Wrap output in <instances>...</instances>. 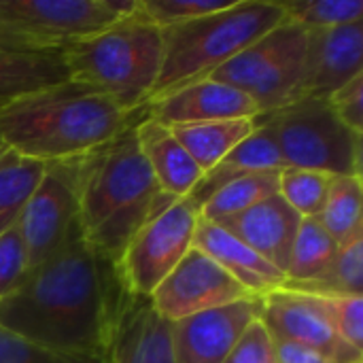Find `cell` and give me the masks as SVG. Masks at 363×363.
<instances>
[{"mask_svg":"<svg viewBox=\"0 0 363 363\" xmlns=\"http://www.w3.org/2000/svg\"><path fill=\"white\" fill-rule=\"evenodd\" d=\"M128 296L119 262L77 238L0 302V328L51 351L106 357Z\"/></svg>","mask_w":363,"mask_h":363,"instance_id":"obj_1","label":"cell"},{"mask_svg":"<svg viewBox=\"0 0 363 363\" xmlns=\"http://www.w3.org/2000/svg\"><path fill=\"white\" fill-rule=\"evenodd\" d=\"M143 115L102 147L77 157L81 238L115 262L134 234L177 200L162 191L140 151L136 123Z\"/></svg>","mask_w":363,"mask_h":363,"instance_id":"obj_2","label":"cell"},{"mask_svg":"<svg viewBox=\"0 0 363 363\" xmlns=\"http://www.w3.org/2000/svg\"><path fill=\"white\" fill-rule=\"evenodd\" d=\"M143 111L128 113L111 96L66 81L2 106L0 140L23 157L64 162L102 147Z\"/></svg>","mask_w":363,"mask_h":363,"instance_id":"obj_3","label":"cell"},{"mask_svg":"<svg viewBox=\"0 0 363 363\" xmlns=\"http://www.w3.org/2000/svg\"><path fill=\"white\" fill-rule=\"evenodd\" d=\"M68 81L111 96L128 113L151 100L164 55L162 28L136 11L106 30L62 49Z\"/></svg>","mask_w":363,"mask_h":363,"instance_id":"obj_4","label":"cell"},{"mask_svg":"<svg viewBox=\"0 0 363 363\" xmlns=\"http://www.w3.org/2000/svg\"><path fill=\"white\" fill-rule=\"evenodd\" d=\"M285 21L281 2L238 0L228 9L162 30L164 55L151 100L202 81Z\"/></svg>","mask_w":363,"mask_h":363,"instance_id":"obj_5","label":"cell"},{"mask_svg":"<svg viewBox=\"0 0 363 363\" xmlns=\"http://www.w3.org/2000/svg\"><path fill=\"white\" fill-rule=\"evenodd\" d=\"M255 121L272 130L285 168L362 177V134L336 117L328 98L306 96L285 108L259 115Z\"/></svg>","mask_w":363,"mask_h":363,"instance_id":"obj_6","label":"cell"},{"mask_svg":"<svg viewBox=\"0 0 363 363\" xmlns=\"http://www.w3.org/2000/svg\"><path fill=\"white\" fill-rule=\"evenodd\" d=\"M306 34L308 30L285 19L206 79L245 91L262 115L285 108L304 98Z\"/></svg>","mask_w":363,"mask_h":363,"instance_id":"obj_7","label":"cell"},{"mask_svg":"<svg viewBox=\"0 0 363 363\" xmlns=\"http://www.w3.org/2000/svg\"><path fill=\"white\" fill-rule=\"evenodd\" d=\"M198 221L200 211L187 198H177L134 234L119 257L128 294L149 298L157 289L194 249Z\"/></svg>","mask_w":363,"mask_h":363,"instance_id":"obj_8","label":"cell"},{"mask_svg":"<svg viewBox=\"0 0 363 363\" xmlns=\"http://www.w3.org/2000/svg\"><path fill=\"white\" fill-rule=\"evenodd\" d=\"M17 228L28 253V272L81 238L77 157L47 164L45 174L28 200Z\"/></svg>","mask_w":363,"mask_h":363,"instance_id":"obj_9","label":"cell"},{"mask_svg":"<svg viewBox=\"0 0 363 363\" xmlns=\"http://www.w3.org/2000/svg\"><path fill=\"white\" fill-rule=\"evenodd\" d=\"M0 17L47 51H62L121 19L111 0H0Z\"/></svg>","mask_w":363,"mask_h":363,"instance_id":"obj_10","label":"cell"},{"mask_svg":"<svg viewBox=\"0 0 363 363\" xmlns=\"http://www.w3.org/2000/svg\"><path fill=\"white\" fill-rule=\"evenodd\" d=\"M259 300V321L266 325L272 340L308 347L332 363L363 362L362 351L345 345L336 336L321 296L281 287Z\"/></svg>","mask_w":363,"mask_h":363,"instance_id":"obj_11","label":"cell"},{"mask_svg":"<svg viewBox=\"0 0 363 363\" xmlns=\"http://www.w3.org/2000/svg\"><path fill=\"white\" fill-rule=\"evenodd\" d=\"M245 298L253 296L200 249H191L149 296L157 315L170 323Z\"/></svg>","mask_w":363,"mask_h":363,"instance_id":"obj_12","label":"cell"},{"mask_svg":"<svg viewBox=\"0 0 363 363\" xmlns=\"http://www.w3.org/2000/svg\"><path fill=\"white\" fill-rule=\"evenodd\" d=\"M259 298H245L172 323L177 363H223L245 330L259 319Z\"/></svg>","mask_w":363,"mask_h":363,"instance_id":"obj_13","label":"cell"},{"mask_svg":"<svg viewBox=\"0 0 363 363\" xmlns=\"http://www.w3.org/2000/svg\"><path fill=\"white\" fill-rule=\"evenodd\" d=\"M147 115L166 128L223 121V119H257L259 106L240 89L202 79L168 91L145 106Z\"/></svg>","mask_w":363,"mask_h":363,"instance_id":"obj_14","label":"cell"},{"mask_svg":"<svg viewBox=\"0 0 363 363\" xmlns=\"http://www.w3.org/2000/svg\"><path fill=\"white\" fill-rule=\"evenodd\" d=\"M359 74H363V21L308 30L304 98H330Z\"/></svg>","mask_w":363,"mask_h":363,"instance_id":"obj_15","label":"cell"},{"mask_svg":"<svg viewBox=\"0 0 363 363\" xmlns=\"http://www.w3.org/2000/svg\"><path fill=\"white\" fill-rule=\"evenodd\" d=\"M106 363H177L172 323L153 308L149 298L128 296L117 317Z\"/></svg>","mask_w":363,"mask_h":363,"instance_id":"obj_16","label":"cell"},{"mask_svg":"<svg viewBox=\"0 0 363 363\" xmlns=\"http://www.w3.org/2000/svg\"><path fill=\"white\" fill-rule=\"evenodd\" d=\"M300 221L302 217L279 194H274L255 206L219 221V225L285 272Z\"/></svg>","mask_w":363,"mask_h":363,"instance_id":"obj_17","label":"cell"},{"mask_svg":"<svg viewBox=\"0 0 363 363\" xmlns=\"http://www.w3.org/2000/svg\"><path fill=\"white\" fill-rule=\"evenodd\" d=\"M194 249H200L217 262L253 298H262L287 283L283 270L266 262L219 223L200 219L194 234Z\"/></svg>","mask_w":363,"mask_h":363,"instance_id":"obj_18","label":"cell"},{"mask_svg":"<svg viewBox=\"0 0 363 363\" xmlns=\"http://www.w3.org/2000/svg\"><path fill=\"white\" fill-rule=\"evenodd\" d=\"M136 138L164 194L172 198H187L191 189L202 181L204 172L189 157L170 128L149 117L147 111L136 123Z\"/></svg>","mask_w":363,"mask_h":363,"instance_id":"obj_19","label":"cell"},{"mask_svg":"<svg viewBox=\"0 0 363 363\" xmlns=\"http://www.w3.org/2000/svg\"><path fill=\"white\" fill-rule=\"evenodd\" d=\"M283 168H285V162H283V155L279 151L272 130L266 123L255 121L253 134L245 138L236 149H232L221 160L219 166L206 172L202 181L191 189L187 200L200 211L202 204L208 200V196L225 181L238 174H249V172H281Z\"/></svg>","mask_w":363,"mask_h":363,"instance_id":"obj_20","label":"cell"},{"mask_svg":"<svg viewBox=\"0 0 363 363\" xmlns=\"http://www.w3.org/2000/svg\"><path fill=\"white\" fill-rule=\"evenodd\" d=\"M68 81L62 51H0V108Z\"/></svg>","mask_w":363,"mask_h":363,"instance_id":"obj_21","label":"cell"},{"mask_svg":"<svg viewBox=\"0 0 363 363\" xmlns=\"http://www.w3.org/2000/svg\"><path fill=\"white\" fill-rule=\"evenodd\" d=\"M255 130V119H223L172 125L170 132L185 147L189 157L206 174Z\"/></svg>","mask_w":363,"mask_h":363,"instance_id":"obj_22","label":"cell"},{"mask_svg":"<svg viewBox=\"0 0 363 363\" xmlns=\"http://www.w3.org/2000/svg\"><path fill=\"white\" fill-rule=\"evenodd\" d=\"M338 247L340 245L328 234L317 217L302 219L289 253L285 285H304L321 279L336 259Z\"/></svg>","mask_w":363,"mask_h":363,"instance_id":"obj_23","label":"cell"},{"mask_svg":"<svg viewBox=\"0 0 363 363\" xmlns=\"http://www.w3.org/2000/svg\"><path fill=\"white\" fill-rule=\"evenodd\" d=\"M45 168L47 164L23 157L11 149L0 157V236L19 223Z\"/></svg>","mask_w":363,"mask_h":363,"instance_id":"obj_24","label":"cell"},{"mask_svg":"<svg viewBox=\"0 0 363 363\" xmlns=\"http://www.w3.org/2000/svg\"><path fill=\"white\" fill-rule=\"evenodd\" d=\"M279 194V172L238 174L219 185L200 208V219L219 223Z\"/></svg>","mask_w":363,"mask_h":363,"instance_id":"obj_25","label":"cell"},{"mask_svg":"<svg viewBox=\"0 0 363 363\" xmlns=\"http://www.w3.org/2000/svg\"><path fill=\"white\" fill-rule=\"evenodd\" d=\"M363 183L362 177H334L319 223L338 242H347L363 234Z\"/></svg>","mask_w":363,"mask_h":363,"instance_id":"obj_26","label":"cell"},{"mask_svg":"<svg viewBox=\"0 0 363 363\" xmlns=\"http://www.w3.org/2000/svg\"><path fill=\"white\" fill-rule=\"evenodd\" d=\"M283 287L315 296H363V234L338 247L336 259L321 279Z\"/></svg>","mask_w":363,"mask_h":363,"instance_id":"obj_27","label":"cell"},{"mask_svg":"<svg viewBox=\"0 0 363 363\" xmlns=\"http://www.w3.org/2000/svg\"><path fill=\"white\" fill-rule=\"evenodd\" d=\"M334 177L306 168H283L279 172V196L302 217H319L325 206Z\"/></svg>","mask_w":363,"mask_h":363,"instance_id":"obj_28","label":"cell"},{"mask_svg":"<svg viewBox=\"0 0 363 363\" xmlns=\"http://www.w3.org/2000/svg\"><path fill=\"white\" fill-rule=\"evenodd\" d=\"M281 6L285 19L302 26L304 30L338 28L363 21L362 0H287L281 2Z\"/></svg>","mask_w":363,"mask_h":363,"instance_id":"obj_29","label":"cell"},{"mask_svg":"<svg viewBox=\"0 0 363 363\" xmlns=\"http://www.w3.org/2000/svg\"><path fill=\"white\" fill-rule=\"evenodd\" d=\"M232 0H138V13L157 28H170L202 15L223 11Z\"/></svg>","mask_w":363,"mask_h":363,"instance_id":"obj_30","label":"cell"},{"mask_svg":"<svg viewBox=\"0 0 363 363\" xmlns=\"http://www.w3.org/2000/svg\"><path fill=\"white\" fill-rule=\"evenodd\" d=\"M0 363H106V357L51 351L0 328Z\"/></svg>","mask_w":363,"mask_h":363,"instance_id":"obj_31","label":"cell"},{"mask_svg":"<svg viewBox=\"0 0 363 363\" xmlns=\"http://www.w3.org/2000/svg\"><path fill=\"white\" fill-rule=\"evenodd\" d=\"M336 336L363 353V296H321Z\"/></svg>","mask_w":363,"mask_h":363,"instance_id":"obj_32","label":"cell"},{"mask_svg":"<svg viewBox=\"0 0 363 363\" xmlns=\"http://www.w3.org/2000/svg\"><path fill=\"white\" fill-rule=\"evenodd\" d=\"M28 274V253L19 228L0 236V302L13 294Z\"/></svg>","mask_w":363,"mask_h":363,"instance_id":"obj_33","label":"cell"},{"mask_svg":"<svg viewBox=\"0 0 363 363\" xmlns=\"http://www.w3.org/2000/svg\"><path fill=\"white\" fill-rule=\"evenodd\" d=\"M223 363H279L274 340L259 319H255L245 330V334Z\"/></svg>","mask_w":363,"mask_h":363,"instance_id":"obj_34","label":"cell"},{"mask_svg":"<svg viewBox=\"0 0 363 363\" xmlns=\"http://www.w3.org/2000/svg\"><path fill=\"white\" fill-rule=\"evenodd\" d=\"M336 117L355 134H363V74L351 79L328 98Z\"/></svg>","mask_w":363,"mask_h":363,"instance_id":"obj_35","label":"cell"},{"mask_svg":"<svg viewBox=\"0 0 363 363\" xmlns=\"http://www.w3.org/2000/svg\"><path fill=\"white\" fill-rule=\"evenodd\" d=\"M0 51H13V53H34V51H47L38 43H34L30 36L13 28L0 17Z\"/></svg>","mask_w":363,"mask_h":363,"instance_id":"obj_36","label":"cell"},{"mask_svg":"<svg viewBox=\"0 0 363 363\" xmlns=\"http://www.w3.org/2000/svg\"><path fill=\"white\" fill-rule=\"evenodd\" d=\"M274 351L279 363H332L321 353L287 340H274Z\"/></svg>","mask_w":363,"mask_h":363,"instance_id":"obj_37","label":"cell"},{"mask_svg":"<svg viewBox=\"0 0 363 363\" xmlns=\"http://www.w3.org/2000/svg\"><path fill=\"white\" fill-rule=\"evenodd\" d=\"M4 153H6V147H4V143H2V140H0V157H2V155H4Z\"/></svg>","mask_w":363,"mask_h":363,"instance_id":"obj_38","label":"cell"}]
</instances>
